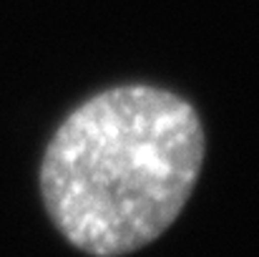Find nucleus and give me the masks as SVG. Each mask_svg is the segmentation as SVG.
Instances as JSON below:
<instances>
[{
    "mask_svg": "<svg viewBox=\"0 0 259 257\" xmlns=\"http://www.w3.org/2000/svg\"><path fill=\"white\" fill-rule=\"evenodd\" d=\"M204 162L199 114L154 86H116L53 134L40 192L61 235L93 257L128 255L164 235Z\"/></svg>",
    "mask_w": 259,
    "mask_h": 257,
    "instance_id": "obj_1",
    "label": "nucleus"
}]
</instances>
